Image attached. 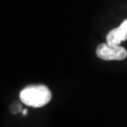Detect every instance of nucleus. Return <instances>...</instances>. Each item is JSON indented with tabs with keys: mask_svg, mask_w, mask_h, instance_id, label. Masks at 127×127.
<instances>
[{
	"mask_svg": "<svg viewBox=\"0 0 127 127\" xmlns=\"http://www.w3.org/2000/svg\"><path fill=\"white\" fill-rule=\"evenodd\" d=\"M22 103L31 107H41L52 99L51 91L44 85H33L25 88L20 92Z\"/></svg>",
	"mask_w": 127,
	"mask_h": 127,
	"instance_id": "obj_1",
	"label": "nucleus"
},
{
	"mask_svg": "<svg viewBox=\"0 0 127 127\" xmlns=\"http://www.w3.org/2000/svg\"><path fill=\"white\" fill-rule=\"evenodd\" d=\"M97 57L104 60H123L126 59L127 51L121 45H109L108 43H102L96 49Z\"/></svg>",
	"mask_w": 127,
	"mask_h": 127,
	"instance_id": "obj_2",
	"label": "nucleus"
},
{
	"mask_svg": "<svg viewBox=\"0 0 127 127\" xmlns=\"http://www.w3.org/2000/svg\"><path fill=\"white\" fill-rule=\"evenodd\" d=\"M127 40V19L124 20L118 28H114L106 36V43L109 45L119 46L121 42Z\"/></svg>",
	"mask_w": 127,
	"mask_h": 127,
	"instance_id": "obj_3",
	"label": "nucleus"
},
{
	"mask_svg": "<svg viewBox=\"0 0 127 127\" xmlns=\"http://www.w3.org/2000/svg\"><path fill=\"white\" fill-rule=\"evenodd\" d=\"M23 114H24V115L27 114V110H24V111H23Z\"/></svg>",
	"mask_w": 127,
	"mask_h": 127,
	"instance_id": "obj_4",
	"label": "nucleus"
}]
</instances>
